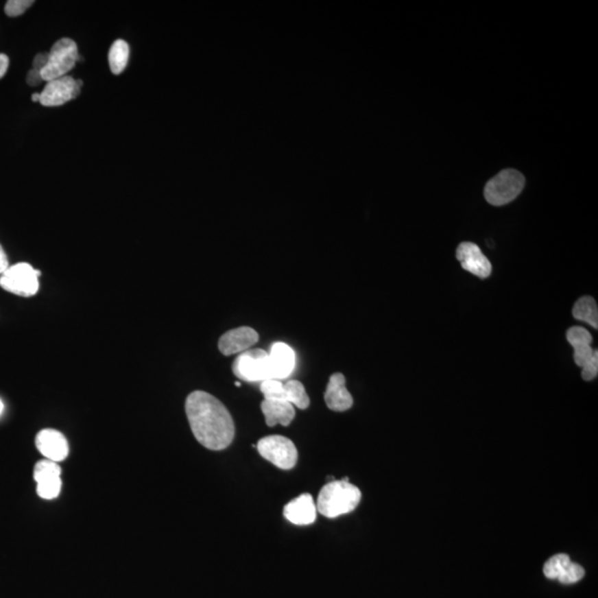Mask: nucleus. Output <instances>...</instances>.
Instances as JSON below:
<instances>
[{"instance_id": "f257e3e1", "label": "nucleus", "mask_w": 598, "mask_h": 598, "mask_svg": "<svg viewBox=\"0 0 598 598\" xmlns=\"http://www.w3.org/2000/svg\"><path fill=\"white\" fill-rule=\"evenodd\" d=\"M185 412L196 440L214 451L230 446L235 437V424L226 407L205 392H193L185 401Z\"/></svg>"}, {"instance_id": "f03ea898", "label": "nucleus", "mask_w": 598, "mask_h": 598, "mask_svg": "<svg viewBox=\"0 0 598 598\" xmlns=\"http://www.w3.org/2000/svg\"><path fill=\"white\" fill-rule=\"evenodd\" d=\"M361 500V492L348 477L342 481H331L322 488L317 500V511L328 518L348 514L356 509Z\"/></svg>"}, {"instance_id": "7ed1b4c3", "label": "nucleus", "mask_w": 598, "mask_h": 598, "mask_svg": "<svg viewBox=\"0 0 598 598\" xmlns=\"http://www.w3.org/2000/svg\"><path fill=\"white\" fill-rule=\"evenodd\" d=\"M525 178L516 170H504L486 183L484 196L490 204L505 205L516 199L523 190Z\"/></svg>"}, {"instance_id": "20e7f679", "label": "nucleus", "mask_w": 598, "mask_h": 598, "mask_svg": "<svg viewBox=\"0 0 598 598\" xmlns=\"http://www.w3.org/2000/svg\"><path fill=\"white\" fill-rule=\"evenodd\" d=\"M236 377L245 381L273 379L270 355L263 349H248L237 356L233 363ZM274 380V379H273Z\"/></svg>"}, {"instance_id": "39448f33", "label": "nucleus", "mask_w": 598, "mask_h": 598, "mask_svg": "<svg viewBox=\"0 0 598 598\" xmlns=\"http://www.w3.org/2000/svg\"><path fill=\"white\" fill-rule=\"evenodd\" d=\"M48 55V64L41 71V77L47 82L64 77L75 66L77 61L81 60L77 43L70 38H62L58 40Z\"/></svg>"}, {"instance_id": "423d86ee", "label": "nucleus", "mask_w": 598, "mask_h": 598, "mask_svg": "<svg viewBox=\"0 0 598 598\" xmlns=\"http://www.w3.org/2000/svg\"><path fill=\"white\" fill-rule=\"evenodd\" d=\"M39 271H36L32 265L27 263H18L9 266L1 274L0 286L18 296H34L39 289Z\"/></svg>"}, {"instance_id": "0eeeda50", "label": "nucleus", "mask_w": 598, "mask_h": 598, "mask_svg": "<svg viewBox=\"0 0 598 598\" xmlns=\"http://www.w3.org/2000/svg\"><path fill=\"white\" fill-rule=\"evenodd\" d=\"M259 455L282 470H291L296 466L298 452L293 441L283 435H270L259 441Z\"/></svg>"}, {"instance_id": "6e6552de", "label": "nucleus", "mask_w": 598, "mask_h": 598, "mask_svg": "<svg viewBox=\"0 0 598 598\" xmlns=\"http://www.w3.org/2000/svg\"><path fill=\"white\" fill-rule=\"evenodd\" d=\"M261 392L264 394V399L282 400L302 410L311 405L305 387L298 380H289L286 383L280 380H266L261 385Z\"/></svg>"}, {"instance_id": "1a4fd4ad", "label": "nucleus", "mask_w": 598, "mask_h": 598, "mask_svg": "<svg viewBox=\"0 0 598 598\" xmlns=\"http://www.w3.org/2000/svg\"><path fill=\"white\" fill-rule=\"evenodd\" d=\"M543 572L549 579H556L565 585L575 584L585 576L584 569L571 561L566 554H556L549 558L544 565Z\"/></svg>"}, {"instance_id": "9d476101", "label": "nucleus", "mask_w": 598, "mask_h": 598, "mask_svg": "<svg viewBox=\"0 0 598 598\" xmlns=\"http://www.w3.org/2000/svg\"><path fill=\"white\" fill-rule=\"evenodd\" d=\"M80 89L77 81L69 75L55 79L47 82L40 93V104L45 107H59L77 98Z\"/></svg>"}, {"instance_id": "9b49d317", "label": "nucleus", "mask_w": 598, "mask_h": 598, "mask_svg": "<svg viewBox=\"0 0 598 598\" xmlns=\"http://www.w3.org/2000/svg\"><path fill=\"white\" fill-rule=\"evenodd\" d=\"M457 259L463 270L479 278L486 279L491 275V263L475 243H461L457 248Z\"/></svg>"}, {"instance_id": "f8f14e48", "label": "nucleus", "mask_w": 598, "mask_h": 598, "mask_svg": "<svg viewBox=\"0 0 598 598\" xmlns=\"http://www.w3.org/2000/svg\"><path fill=\"white\" fill-rule=\"evenodd\" d=\"M36 446L47 460L60 462L69 455V444L61 432L53 429L41 430L36 437Z\"/></svg>"}, {"instance_id": "ddd939ff", "label": "nucleus", "mask_w": 598, "mask_h": 598, "mask_svg": "<svg viewBox=\"0 0 598 598\" xmlns=\"http://www.w3.org/2000/svg\"><path fill=\"white\" fill-rule=\"evenodd\" d=\"M259 334L253 328H235L225 333L219 340V349L224 356L241 354L248 350L252 346L259 342Z\"/></svg>"}, {"instance_id": "4468645a", "label": "nucleus", "mask_w": 598, "mask_h": 598, "mask_svg": "<svg viewBox=\"0 0 598 598\" xmlns=\"http://www.w3.org/2000/svg\"><path fill=\"white\" fill-rule=\"evenodd\" d=\"M325 403L333 411H347L354 405L350 392L346 388V378L340 372L331 374L325 392Z\"/></svg>"}, {"instance_id": "2eb2a0df", "label": "nucleus", "mask_w": 598, "mask_h": 598, "mask_svg": "<svg viewBox=\"0 0 598 598\" xmlns=\"http://www.w3.org/2000/svg\"><path fill=\"white\" fill-rule=\"evenodd\" d=\"M566 339L574 348V361L582 368L598 356V351L592 347V335L584 327H571L567 331Z\"/></svg>"}, {"instance_id": "dca6fc26", "label": "nucleus", "mask_w": 598, "mask_h": 598, "mask_svg": "<svg viewBox=\"0 0 598 598\" xmlns=\"http://www.w3.org/2000/svg\"><path fill=\"white\" fill-rule=\"evenodd\" d=\"M284 516L296 525H309L316 521L317 507L309 493L299 495L284 507Z\"/></svg>"}, {"instance_id": "f3484780", "label": "nucleus", "mask_w": 598, "mask_h": 598, "mask_svg": "<svg viewBox=\"0 0 598 598\" xmlns=\"http://www.w3.org/2000/svg\"><path fill=\"white\" fill-rule=\"evenodd\" d=\"M274 380L287 378L295 368V352L285 342H275L270 352Z\"/></svg>"}, {"instance_id": "a211bd4d", "label": "nucleus", "mask_w": 598, "mask_h": 598, "mask_svg": "<svg viewBox=\"0 0 598 598\" xmlns=\"http://www.w3.org/2000/svg\"><path fill=\"white\" fill-rule=\"evenodd\" d=\"M261 409L268 427H275L278 423L287 427L295 418V408L293 405L282 400L264 399Z\"/></svg>"}, {"instance_id": "6ab92c4d", "label": "nucleus", "mask_w": 598, "mask_h": 598, "mask_svg": "<svg viewBox=\"0 0 598 598\" xmlns=\"http://www.w3.org/2000/svg\"><path fill=\"white\" fill-rule=\"evenodd\" d=\"M573 316L575 320L586 322L597 329L598 308L595 299L590 296H584L578 299L573 308Z\"/></svg>"}, {"instance_id": "aec40b11", "label": "nucleus", "mask_w": 598, "mask_h": 598, "mask_svg": "<svg viewBox=\"0 0 598 598\" xmlns=\"http://www.w3.org/2000/svg\"><path fill=\"white\" fill-rule=\"evenodd\" d=\"M130 57V48L125 41L118 39L113 43L109 51V66L115 75H120L125 69Z\"/></svg>"}, {"instance_id": "412c9836", "label": "nucleus", "mask_w": 598, "mask_h": 598, "mask_svg": "<svg viewBox=\"0 0 598 598\" xmlns=\"http://www.w3.org/2000/svg\"><path fill=\"white\" fill-rule=\"evenodd\" d=\"M61 468L58 462L51 460H41L35 466L34 479L37 484L46 483L60 479Z\"/></svg>"}, {"instance_id": "4be33fe9", "label": "nucleus", "mask_w": 598, "mask_h": 598, "mask_svg": "<svg viewBox=\"0 0 598 598\" xmlns=\"http://www.w3.org/2000/svg\"><path fill=\"white\" fill-rule=\"evenodd\" d=\"M61 486H62L61 479L46 483L37 484L38 495L45 500H53L60 494Z\"/></svg>"}, {"instance_id": "5701e85b", "label": "nucleus", "mask_w": 598, "mask_h": 598, "mask_svg": "<svg viewBox=\"0 0 598 598\" xmlns=\"http://www.w3.org/2000/svg\"><path fill=\"white\" fill-rule=\"evenodd\" d=\"M32 3L34 1L30 0H9L5 6V12L9 17H18L32 7Z\"/></svg>"}, {"instance_id": "b1692460", "label": "nucleus", "mask_w": 598, "mask_h": 598, "mask_svg": "<svg viewBox=\"0 0 598 598\" xmlns=\"http://www.w3.org/2000/svg\"><path fill=\"white\" fill-rule=\"evenodd\" d=\"M598 374V356L595 357L592 361L587 363L582 368V378L585 381H592L595 379Z\"/></svg>"}, {"instance_id": "393cba45", "label": "nucleus", "mask_w": 598, "mask_h": 598, "mask_svg": "<svg viewBox=\"0 0 598 598\" xmlns=\"http://www.w3.org/2000/svg\"><path fill=\"white\" fill-rule=\"evenodd\" d=\"M48 60H49V55L48 53H39V55L36 56L35 59H34V68L32 69L38 70V71H43L45 68H46L47 64H48Z\"/></svg>"}, {"instance_id": "a878e982", "label": "nucleus", "mask_w": 598, "mask_h": 598, "mask_svg": "<svg viewBox=\"0 0 598 598\" xmlns=\"http://www.w3.org/2000/svg\"><path fill=\"white\" fill-rule=\"evenodd\" d=\"M43 81V77H41V71L32 69L28 72V75H27V82H28L29 86H38V84H40Z\"/></svg>"}, {"instance_id": "bb28decb", "label": "nucleus", "mask_w": 598, "mask_h": 598, "mask_svg": "<svg viewBox=\"0 0 598 598\" xmlns=\"http://www.w3.org/2000/svg\"><path fill=\"white\" fill-rule=\"evenodd\" d=\"M8 66V57H7L6 55H3V53H0V79L3 78V75H6Z\"/></svg>"}, {"instance_id": "cd10ccee", "label": "nucleus", "mask_w": 598, "mask_h": 598, "mask_svg": "<svg viewBox=\"0 0 598 598\" xmlns=\"http://www.w3.org/2000/svg\"><path fill=\"white\" fill-rule=\"evenodd\" d=\"M8 267V259H7L5 250H3V248H1V245H0V275H1L3 272L6 271Z\"/></svg>"}, {"instance_id": "c85d7f7f", "label": "nucleus", "mask_w": 598, "mask_h": 598, "mask_svg": "<svg viewBox=\"0 0 598 598\" xmlns=\"http://www.w3.org/2000/svg\"><path fill=\"white\" fill-rule=\"evenodd\" d=\"M32 99L34 102H40V93H34Z\"/></svg>"}, {"instance_id": "c756f323", "label": "nucleus", "mask_w": 598, "mask_h": 598, "mask_svg": "<svg viewBox=\"0 0 598 598\" xmlns=\"http://www.w3.org/2000/svg\"><path fill=\"white\" fill-rule=\"evenodd\" d=\"M3 408H5V407H3V403L1 401V399H0V416L3 414Z\"/></svg>"}, {"instance_id": "7c9ffc66", "label": "nucleus", "mask_w": 598, "mask_h": 598, "mask_svg": "<svg viewBox=\"0 0 598 598\" xmlns=\"http://www.w3.org/2000/svg\"><path fill=\"white\" fill-rule=\"evenodd\" d=\"M235 385H237V387H241V383H237V381H236Z\"/></svg>"}]
</instances>
